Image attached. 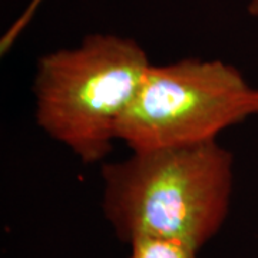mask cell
<instances>
[{
  "instance_id": "obj_1",
  "label": "cell",
  "mask_w": 258,
  "mask_h": 258,
  "mask_svg": "<svg viewBox=\"0 0 258 258\" xmlns=\"http://www.w3.org/2000/svg\"><path fill=\"white\" fill-rule=\"evenodd\" d=\"M131 152L102 166V211L118 240L161 237L201 251L230 212L231 151L212 141Z\"/></svg>"
},
{
  "instance_id": "obj_5",
  "label": "cell",
  "mask_w": 258,
  "mask_h": 258,
  "mask_svg": "<svg viewBox=\"0 0 258 258\" xmlns=\"http://www.w3.org/2000/svg\"><path fill=\"white\" fill-rule=\"evenodd\" d=\"M247 12L252 18H258V0H248L247 3Z\"/></svg>"
},
{
  "instance_id": "obj_3",
  "label": "cell",
  "mask_w": 258,
  "mask_h": 258,
  "mask_svg": "<svg viewBox=\"0 0 258 258\" xmlns=\"http://www.w3.org/2000/svg\"><path fill=\"white\" fill-rule=\"evenodd\" d=\"M258 116V86L220 59L151 63L118 139L131 151L201 145Z\"/></svg>"
},
{
  "instance_id": "obj_2",
  "label": "cell",
  "mask_w": 258,
  "mask_h": 258,
  "mask_svg": "<svg viewBox=\"0 0 258 258\" xmlns=\"http://www.w3.org/2000/svg\"><path fill=\"white\" fill-rule=\"evenodd\" d=\"M151 63L134 37L115 33L42 55L32 88L37 126L83 164L103 162Z\"/></svg>"
},
{
  "instance_id": "obj_4",
  "label": "cell",
  "mask_w": 258,
  "mask_h": 258,
  "mask_svg": "<svg viewBox=\"0 0 258 258\" xmlns=\"http://www.w3.org/2000/svg\"><path fill=\"white\" fill-rule=\"evenodd\" d=\"M129 247L128 258H198L200 252L181 241L161 237H139Z\"/></svg>"
}]
</instances>
